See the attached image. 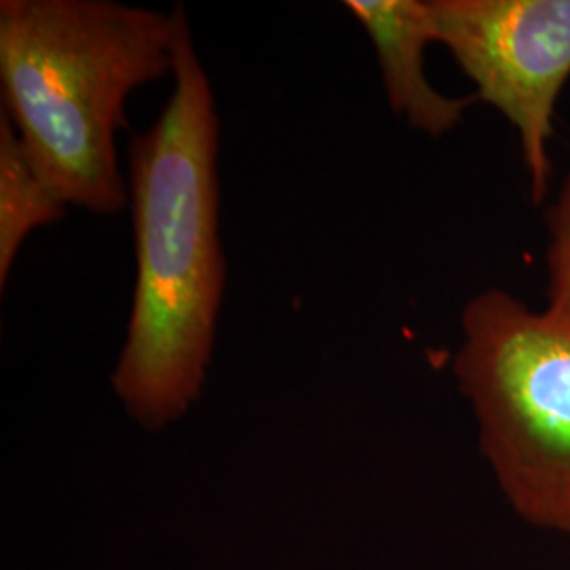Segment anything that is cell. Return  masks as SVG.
<instances>
[{
    "label": "cell",
    "instance_id": "obj_1",
    "mask_svg": "<svg viewBox=\"0 0 570 570\" xmlns=\"http://www.w3.org/2000/svg\"><path fill=\"white\" fill-rule=\"evenodd\" d=\"M174 89L127 150L136 287L110 376L127 414L159 431L202 395L225 296L220 117L183 4L174 7Z\"/></svg>",
    "mask_w": 570,
    "mask_h": 570
},
{
    "label": "cell",
    "instance_id": "obj_2",
    "mask_svg": "<svg viewBox=\"0 0 570 570\" xmlns=\"http://www.w3.org/2000/svg\"><path fill=\"white\" fill-rule=\"evenodd\" d=\"M176 16L115 0H2V112L63 204L129 207L117 136L125 104L174 72Z\"/></svg>",
    "mask_w": 570,
    "mask_h": 570
},
{
    "label": "cell",
    "instance_id": "obj_3",
    "mask_svg": "<svg viewBox=\"0 0 570 570\" xmlns=\"http://www.w3.org/2000/svg\"><path fill=\"white\" fill-rule=\"evenodd\" d=\"M454 376L478 421L480 454L513 513L570 537V332L508 289L461 313Z\"/></svg>",
    "mask_w": 570,
    "mask_h": 570
},
{
    "label": "cell",
    "instance_id": "obj_4",
    "mask_svg": "<svg viewBox=\"0 0 570 570\" xmlns=\"http://www.w3.org/2000/svg\"><path fill=\"white\" fill-rule=\"evenodd\" d=\"M435 39L475 85V98L515 127L530 197L550 190L548 144L570 79V0H431Z\"/></svg>",
    "mask_w": 570,
    "mask_h": 570
},
{
    "label": "cell",
    "instance_id": "obj_5",
    "mask_svg": "<svg viewBox=\"0 0 570 570\" xmlns=\"http://www.w3.org/2000/svg\"><path fill=\"white\" fill-rule=\"evenodd\" d=\"M345 7L372 41L391 110L431 138L456 129L478 98H449L428 81L425 49L438 42L431 0H346Z\"/></svg>",
    "mask_w": 570,
    "mask_h": 570
},
{
    "label": "cell",
    "instance_id": "obj_6",
    "mask_svg": "<svg viewBox=\"0 0 570 570\" xmlns=\"http://www.w3.org/2000/svg\"><path fill=\"white\" fill-rule=\"evenodd\" d=\"M68 205L42 180L20 136L0 112V289L11 277L23 242L42 226L56 225Z\"/></svg>",
    "mask_w": 570,
    "mask_h": 570
},
{
    "label": "cell",
    "instance_id": "obj_7",
    "mask_svg": "<svg viewBox=\"0 0 570 570\" xmlns=\"http://www.w3.org/2000/svg\"><path fill=\"white\" fill-rule=\"evenodd\" d=\"M548 225V308L558 326L570 332V169L546 212Z\"/></svg>",
    "mask_w": 570,
    "mask_h": 570
}]
</instances>
